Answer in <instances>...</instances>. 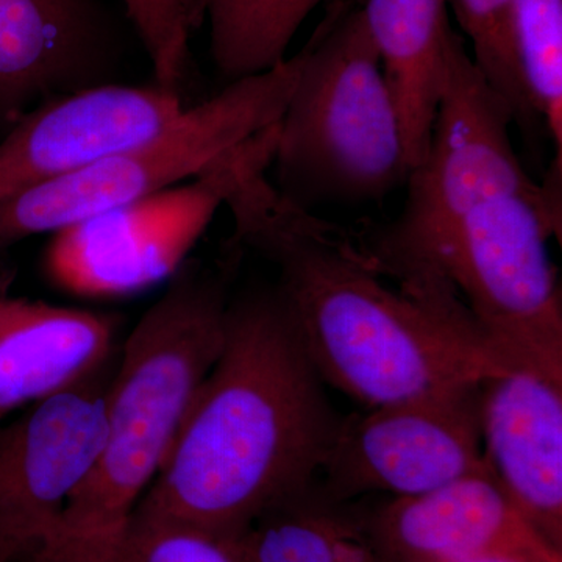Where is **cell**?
Returning <instances> with one entry per match:
<instances>
[{
	"instance_id": "obj_1",
	"label": "cell",
	"mask_w": 562,
	"mask_h": 562,
	"mask_svg": "<svg viewBox=\"0 0 562 562\" xmlns=\"http://www.w3.org/2000/svg\"><path fill=\"white\" fill-rule=\"evenodd\" d=\"M225 209L233 246L272 262L314 371L342 394L373 408L508 372L460 302L391 284L358 236L284 198L266 173Z\"/></svg>"
},
{
	"instance_id": "obj_2",
	"label": "cell",
	"mask_w": 562,
	"mask_h": 562,
	"mask_svg": "<svg viewBox=\"0 0 562 562\" xmlns=\"http://www.w3.org/2000/svg\"><path fill=\"white\" fill-rule=\"evenodd\" d=\"M279 291L228 302L224 344L140 512L227 536L316 482L341 416Z\"/></svg>"
},
{
	"instance_id": "obj_3",
	"label": "cell",
	"mask_w": 562,
	"mask_h": 562,
	"mask_svg": "<svg viewBox=\"0 0 562 562\" xmlns=\"http://www.w3.org/2000/svg\"><path fill=\"white\" fill-rule=\"evenodd\" d=\"M183 265L122 347L106 387L101 452L63 514L49 547L33 558L68 560L101 549L132 519L224 344V277Z\"/></svg>"
},
{
	"instance_id": "obj_4",
	"label": "cell",
	"mask_w": 562,
	"mask_h": 562,
	"mask_svg": "<svg viewBox=\"0 0 562 562\" xmlns=\"http://www.w3.org/2000/svg\"><path fill=\"white\" fill-rule=\"evenodd\" d=\"M561 205L524 173L473 203L394 280L449 288L506 371L562 382L561 291L549 251Z\"/></svg>"
},
{
	"instance_id": "obj_5",
	"label": "cell",
	"mask_w": 562,
	"mask_h": 562,
	"mask_svg": "<svg viewBox=\"0 0 562 562\" xmlns=\"http://www.w3.org/2000/svg\"><path fill=\"white\" fill-rule=\"evenodd\" d=\"M279 121L277 188L303 209L383 199L408 176L401 121L361 9L339 11L301 52Z\"/></svg>"
},
{
	"instance_id": "obj_6",
	"label": "cell",
	"mask_w": 562,
	"mask_h": 562,
	"mask_svg": "<svg viewBox=\"0 0 562 562\" xmlns=\"http://www.w3.org/2000/svg\"><path fill=\"white\" fill-rule=\"evenodd\" d=\"M302 55L231 81L149 138L68 177L0 202V249L177 187L283 116Z\"/></svg>"
},
{
	"instance_id": "obj_7",
	"label": "cell",
	"mask_w": 562,
	"mask_h": 562,
	"mask_svg": "<svg viewBox=\"0 0 562 562\" xmlns=\"http://www.w3.org/2000/svg\"><path fill=\"white\" fill-rule=\"evenodd\" d=\"M279 122L222 155L194 179L54 233L47 279L80 297L135 294L176 276L222 206L268 173Z\"/></svg>"
},
{
	"instance_id": "obj_8",
	"label": "cell",
	"mask_w": 562,
	"mask_h": 562,
	"mask_svg": "<svg viewBox=\"0 0 562 562\" xmlns=\"http://www.w3.org/2000/svg\"><path fill=\"white\" fill-rule=\"evenodd\" d=\"M512 111L454 43L427 155L406 176L394 222L361 239L386 276L412 268L461 214L487 192L527 173L514 150Z\"/></svg>"
},
{
	"instance_id": "obj_9",
	"label": "cell",
	"mask_w": 562,
	"mask_h": 562,
	"mask_svg": "<svg viewBox=\"0 0 562 562\" xmlns=\"http://www.w3.org/2000/svg\"><path fill=\"white\" fill-rule=\"evenodd\" d=\"M482 383L341 417L316 483L335 501L351 502L368 494L413 497L490 472Z\"/></svg>"
},
{
	"instance_id": "obj_10",
	"label": "cell",
	"mask_w": 562,
	"mask_h": 562,
	"mask_svg": "<svg viewBox=\"0 0 562 562\" xmlns=\"http://www.w3.org/2000/svg\"><path fill=\"white\" fill-rule=\"evenodd\" d=\"M102 376L0 427V562H29L57 538L105 439L110 382Z\"/></svg>"
},
{
	"instance_id": "obj_11",
	"label": "cell",
	"mask_w": 562,
	"mask_h": 562,
	"mask_svg": "<svg viewBox=\"0 0 562 562\" xmlns=\"http://www.w3.org/2000/svg\"><path fill=\"white\" fill-rule=\"evenodd\" d=\"M184 109L180 91L155 83L95 85L41 103L0 140V202L149 138Z\"/></svg>"
},
{
	"instance_id": "obj_12",
	"label": "cell",
	"mask_w": 562,
	"mask_h": 562,
	"mask_svg": "<svg viewBox=\"0 0 562 562\" xmlns=\"http://www.w3.org/2000/svg\"><path fill=\"white\" fill-rule=\"evenodd\" d=\"M484 461L514 508L562 553V382L514 369L480 384Z\"/></svg>"
},
{
	"instance_id": "obj_13",
	"label": "cell",
	"mask_w": 562,
	"mask_h": 562,
	"mask_svg": "<svg viewBox=\"0 0 562 562\" xmlns=\"http://www.w3.org/2000/svg\"><path fill=\"white\" fill-rule=\"evenodd\" d=\"M366 524L384 562H468L512 550H554L525 522L491 471L394 497L368 509Z\"/></svg>"
},
{
	"instance_id": "obj_14",
	"label": "cell",
	"mask_w": 562,
	"mask_h": 562,
	"mask_svg": "<svg viewBox=\"0 0 562 562\" xmlns=\"http://www.w3.org/2000/svg\"><path fill=\"white\" fill-rule=\"evenodd\" d=\"M110 54L95 0H0V124L105 83Z\"/></svg>"
},
{
	"instance_id": "obj_15",
	"label": "cell",
	"mask_w": 562,
	"mask_h": 562,
	"mask_svg": "<svg viewBox=\"0 0 562 562\" xmlns=\"http://www.w3.org/2000/svg\"><path fill=\"white\" fill-rule=\"evenodd\" d=\"M116 319L0 292V427L11 413L105 375Z\"/></svg>"
},
{
	"instance_id": "obj_16",
	"label": "cell",
	"mask_w": 562,
	"mask_h": 562,
	"mask_svg": "<svg viewBox=\"0 0 562 562\" xmlns=\"http://www.w3.org/2000/svg\"><path fill=\"white\" fill-rule=\"evenodd\" d=\"M361 13L397 110L409 172L427 155L447 65L461 36L447 0H366Z\"/></svg>"
},
{
	"instance_id": "obj_17",
	"label": "cell",
	"mask_w": 562,
	"mask_h": 562,
	"mask_svg": "<svg viewBox=\"0 0 562 562\" xmlns=\"http://www.w3.org/2000/svg\"><path fill=\"white\" fill-rule=\"evenodd\" d=\"M235 542L241 562H384L366 512L316 482L262 513Z\"/></svg>"
},
{
	"instance_id": "obj_18",
	"label": "cell",
	"mask_w": 562,
	"mask_h": 562,
	"mask_svg": "<svg viewBox=\"0 0 562 562\" xmlns=\"http://www.w3.org/2000/svg\"><path fill=\"white\" fill-rule=\"evenodd\" d=\"M324 0H188L192 24L205 18L210 52L224 79L257 76L286 60L303 21Z\"/></svg>"
},
{
	"instance_id": "obj_19",
	"label": "cell",
	"mask_w": 562,
	"mask_h": 562,
	"mask_svg": "<svg viewBox=\"0 0 562 562\" xmlns=\"http://www.w3.org/2000/svg\"><path fill=\"white\" fill-rule=\"evenodd\" d=\"M512 31L528 101L552 140L542 187L562 199V0H513Z\"/></svg>"
},
{
	"instance_id": "obj_20",
	"label": "cell",
	"mask_w": 562,
	"mask_h": 562,
	"mask_svg": "<svg viewBox=\"0 0 562 562\" xmlns=\"http://www.w3.org/2000/svg\"><path fill=\"white\" fill-rule=\"evenodd\" d=\"M31 562H241L235 536L209 530L177 517L136 509L109 543L60 561Z\"/></svg>"
},
{
	"instance_id": "obj_21",
	"label": "cell",
	"mask_w": 562,
	"mask_h": 562,
	"mask_svg": "<svg viewBox=\"0 0 562 562\" xmlns=\"http://www.w3.org/2000/svg\"><path fill=\"white\" fill-rule=\"evenodd\" d=\"M471 44L476 68L508 105L514 124L528 135L542 131L531 109L514 54L513 0H447Z\"/></svg>"
},
{
	"instance_id": "obj_22",
	"label": "cell",
	"mask_w": 562,
	"mask_h": 562,
	"mask_svg": "<svg viewBox=\"0 0 562 562\" xmlns=\"http://www.w3.org/2000/svg\"><path fill=\"white\" fill-rule=\"evenodd\" d=\"M122 3L143 41L155 85L179 91L190 60L194 27L188 0H122Z\"/></svg>"
},
{
	"instance_id": "obj_23",
	"label": "cell",
	"mask_w": 562,
	"mask_h": 562,
	"mask_svg": "<svg viewBox=\"0 0 562 562\" xmlns=\"http://www.w3.org/2000/svg\"><path fill=\"white\" fill-rule=\"evenodd\" d=\"M468 562H562V553L552 549L512 550L486 554Z\"/></svg>"
}]
</instances>
